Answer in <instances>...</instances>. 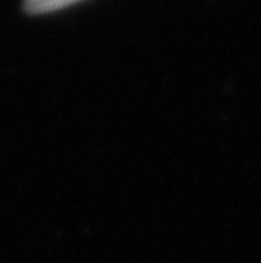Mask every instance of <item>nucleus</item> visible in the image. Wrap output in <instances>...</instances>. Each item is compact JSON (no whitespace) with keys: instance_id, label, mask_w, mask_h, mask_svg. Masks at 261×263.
<instances>
[{"instance_id":"nucleus-1","label":"nucleus","mask_w":261,"mask_h":263,"mask_svg":"<svg viewBox=\"0 0 261 263\" xmlns=\"http://www.w3.org/2000/svg\"><path fill=\"white\" fill-rule=\"evenodd\" d=\"M75 2H78V0H26V9L32 14H43L63 9Z\"/></svg>"}]
</instances>
